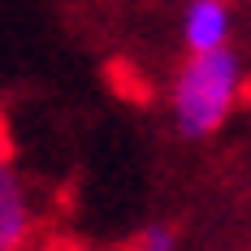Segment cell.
<instances>
[{
  "instance_id": "cell-2",
  "label": "cell",
  "mask_w": 251,
  "mask_h": 251,
  "mask_svg": "<svg viewBox=\"0 0 251 251\" xmlns=\"http://www.w3.org/2000/svg\"><path fill=\"white\" fill-rule=\"evenodd\" d=\"M30 203L18 169H13V151H0V251H22L30 238Z\"/></svg>"
},
{
  "instance_id": "cell-5",
  "label": "cell",
  "mask_w": 251,
  "mask_h": 251,
  "mask_svg": "<svg viewBox=\"0 0 251 251\" xmlns=\"http://www.w3.org/2000/svg\"><path fill=\"white\" fill-rule=\"evenodd\" d=\"M174 247H177L174 226H148L143 234H134L122 251H174Z\"/></svg>"
},
{
  "instance_id": "cell-6",
  "label": "cell",
  "mask_w": 251,
  "mask_h": 251,
  "mask_svg": "<svg viewBox=\"0 0 251 251\" xmlns=\"http://www.w3.org/2000/svg\"><path fill=\"white\" fill-rule=\"evenodd\" d=\"M48 251H87V247H82V243H74V238H52Z\"/></svg>"
},
{
  "instance_id": "cell-4",
  "label": "cell",
  "mask_w": 251,
  "mask_h": 251,
  "mask_svg": "<svg viewBox=\"0 0 251 251\" xmlns=\"http://www.w3.org/2000/svg\"><path fill=\"white\" fill-rule=\"evenodd\" d=\"M108 78H113V91L126 96V100H134V104H148V100H151L148 78L139 74L130 61H113V65H108Z\"/></svg>"
},
{
  "instance_id": "cell-1",
  "label": "cell",
  "mask_w": 251,
  "mask_h": 251,
  "mask_svg": "<svg viewBox=\"0 0 251 251\" xmlns=\"http://www.w3.org/2000/svg\"><path fill=\"white\" fill-rule=\"evenodd\" d=\"M238 56L229 48H208V52H191L186 65L177 70L174 82V113H177V130L186 139H203L229 117V108L238 100Z\"/></svg>"
},
{
  "instance_id": "cell-3",
  "label": "cell",
  "mask_w": 251,
  "mask_h": 251,
  "mask_svg": "<svg viewBox=\"0 0 251 251\" xmlns=\"http://www.w3.org/2000/svg\"><path fill=\"white\" fill-rule=\"evenodd\" d=\"M226 0H191L186 9V22H182V35H186V48L191 52H208V48H221L226 44Z\"/></svg>"
}]
</instances>
